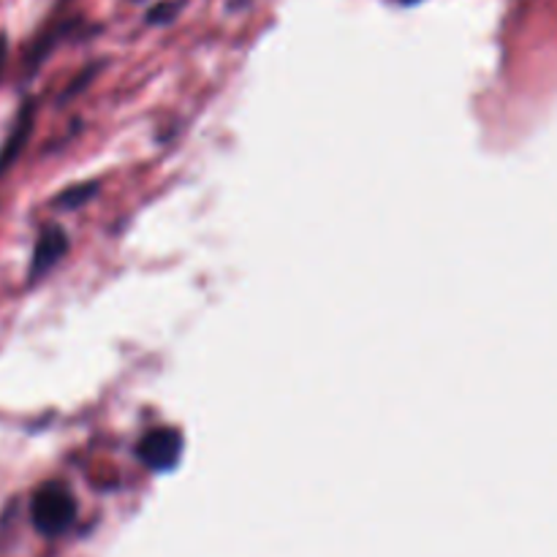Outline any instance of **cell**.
<instances>
[{"label": "cell", "mask_w": 557, "mask_h": 557, "mask_svg": "<svg viewBox=\"0 0 557 557\" xmlns=\"http://www.w3.org/2000/svg\"><path fill=\"white\" fill-rule=\"evenodd\" d=\"M180 449H183V441H180L177 433L172 430H158V433H150L139 444V457L156 471H163V468L174 466L180 457Z\"/></svg>", "instance_id": "cell-2"}, {"label": "cell", "mask_w": 557, "mask_h": 557, "mask_svg": "<svg viewBox=\"0 0 557 557\" xmlns=\"http://www.w3.org/2000/svg\"><path fill=\"white\" fill-rule=\"evenodd\" d=\"M76 517V504L63 484H44L30 500V520L44 536H60Z\"/></svg>", "instance_id": "cell-1"}, {"label": "cell", "mask_w": 557, "mask_h": 557, "mask_svg": "<svg viewBox=\"0 0 557 557\" xmlns=\"http://www.w3.org/2000/svg\"><path fill=\"white\" fill-rule=\"evenodd\" d=\"M406 3H417V0H406Z\"/></svg>", "instance_id": "cell-4"}, {"label": "cell", "mask_w": 557, "mask_h": 557, "mask_svg": "<svg viewBox=\"0 0 557 557\" xmlns=\"http://www.w3.org/2000/svg\"><path fill=\"white\" fill-rule=\"evenodd\" d=\"M63 250H65V237L58 232V228H52V232L44 234V237L38 239V245H36V256H33L30 277H41L44 272H47L49 267H52L54 261L63 256Z\"/></svg>", "instance_id": "cell-3"}]
</instances>
